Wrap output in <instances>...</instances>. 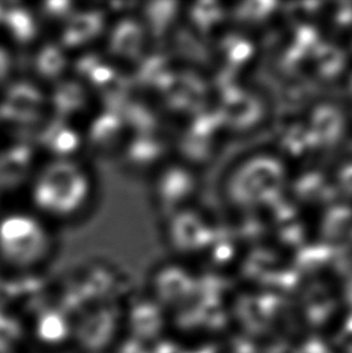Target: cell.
Returning <instances> with one entry per match:
<instances>
[{"instance_id": "52a82bcc", "label": "cell", "mask_w": 352, "mask_h": 353, "mask_svg": "<svg viewBox=\"0 0 352 353\" xmlns=\"http://www.w3.org/2000/svg\"><path fill=\"white\" fill-rule=\"evenodd\" d=\"M35 148L28 143H16L0 151V194L29 185L35 174Z\"/></svg>"}, {"instance_id": "277c9868", "label": "cell", "mask_w": 352, "mask_h": 353, "mask_svg": "<svg viewBox=\"0 0 352 353\" xmlns=\"http://www.w3.org/2000/svg\"><path fill=\"white\" fill-rule=\"evenodd\" d=\"M130 135L121 112L108 109L92 119L84 135V143L95 156L106 158L119 156Z\"/></svg>"}, {"instance_id": "8992f818", "label": "cell", "mask_w": 352, "mask_h": 353, "mask_svg": "<svg viewBox=\"0 0 352 353\" xmlns=\"http://www.w3.org/2000/svg\"><path fill=\"white\" fill-rule=\"evenodd\" d=\"M35 138L38 146L46 153L50 161L77 159V154L85 148L84 137L72 123L53 119L40 127Z\"/></svg>"}, {"instance_id": "7a4b0ae2", "label": "cell", "mask_w": 352, "mask_h": 353, "mask_svg": "<svg viewBox=\"0 0 352 353\" xmlns=\"http://www.w3.org/2000/svg\"><path fill=\"white\" fill-rule=\"evenodd\" d=\"M53 236L48 222L34 211H12L0 216V256L29 264L50 252Z\"/></svg>"}, {"instance_id": "ba28073f", "label": "cell", "mask_w": 352, "mask_h": 353, "mask_svg": "<svg viewBox=\"0 0 352 353\" xmlns=\"http://www.w3.org/2000/svg\"><path fill=\"white\" fill-rule=\"evenodd\" d=\"M48 101L55 119L70 123L72 119L87 114L90 105V90L81 81L62 80L56 83Z\"/></svg>"}, {"instance_id": "8fae6325", "label": "cell", "mask_w": 352, "mask_h": 353, "mask_svg": "<svg viewBox=\"0 0 352 353\" xmlns=\"http://www.w3.org/2000/svg\"><path fill=\"white\" fill-rule=\"evenodd\" d=\"M67 69V51L61 45H45L34 56L33 70L41 81L56 85L62 81Z\"/></svg>"}, {"instance_id": "7c38bea8", "label": "cell", "mask_w": 352, "mask_h": 353, "mask_svg": "<svg viewBox=\"0 0 352 353\" xmlns=\"http://www.w3.org/2000/svg\"><path fill=\"white\" fill-rule=\"evenodd\" d=\"M1 22L6 27L10 38L19 43H29L38 34L39 19L22 8L4 10Z\"/></svg>"}, {"instance_id": "3957f363", "label": "cell", "mask_w": 352, "mask_h": 353, "mask_svg": "<svg viewBox=\"0 0 352 353\" xmlns=\"http://www.w3.org/2000/svg\"><path fill=\"white\" fill-rule=\"evenodd\" d=\"M48 97L39 87L19 82L10 87L0 101V124L8 128L38 132L46 119Z\"/></svg>"}, {"instance_id": "5b68a950", "label": "cell", "mask_w": 352, "mask_h": 353, "mask_svg": "<svg viewBox=\"0 0 352 353\" xmlns=\"http://www.w3.org/2000/svg\"><path fill=\"white\" fill-rule=\"evenodd\" d=\"M167 152L163 139L156 134H132L119 156L127 172L144 175L164 167Z\"/></svg>"}, {"instance_id": "9c48e42d", "label": "cell", "mask_w": 352, "mask_h": 353, "mask_svg": "<svg viewBox=\"0 0 352 353\" xmlns=\"http://www.w3.org/2000/svg\"><path fill=\"white\" fill-rule=\"evenodd\" d=\"M148 30L140 19H126L116 23L108 37V50L121 61H135L143 56Z\"/></svg>"}, {"instance_id": "30bf717a", "label": "cell", "mask_w": 352, "mask_h": 353, "mask_svg": "<svg viewBox=\"0 0 352 353\" xmlns=\"http://www.w3.org/2000/svg\"><path fill=\"white\" fill-rule=\"evenodd\" d=\"M105 11L101 10L75 11L64 23L61 46L66 51L88 46L105 33Z\"/></svg>"}, {"instance_id": "6da1fadb", "label": "cell", "mask_w": 352, "mask_h": 353, "mask_svg": "<svg viewBox=\"0 0 352 353\" xmlns=\"http://www.w3.org/2000/svg\"><path fill=\"white\" fill-rule=\"evenodd\" d=\"M28 186L34 212L46 222L77 221L95 194L93 176L79 159L48 161L35 170Z\"/></svg>"}]
</instances>
